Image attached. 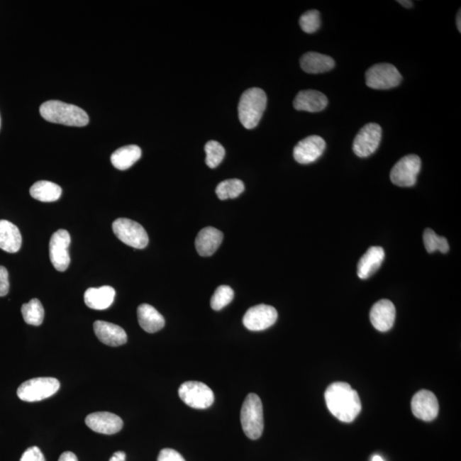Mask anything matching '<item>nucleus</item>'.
Wrapping results in <instances>:
<instances>
[{
    "label": "nucleus",
    "mask_w": 461,
    "mask_h": 461,
    "mask_svg": "<svg viewBox=\"0 0 461 461\" xmlns=\"http://www.w3.org/2000/svg\"><path fill=\"white\" fill-rule=\"evenodd\" d=\"M325 399L330 412L342 422H353L362 411L357 391L345 382L331 384L326 389Z\"/></svg>",
    "instance_id": "f257e3e1"
},
{
    "label": "nucleus",
    "mask_w": 461,
    "mask_h": 461,
    "mask_svg": "<svg viewBox=\"0 0 461 461\" xmlns=\"http://www.w3.org/2000/svg\"><path fill=\"white\" fill-rule=\"evenodd\" d=\"M40 112L45 121L52 123L85 127L89 123V116L82 109L57 100L42 104Z\"/></svg>",
    "instance_id": "f03ea898"
},
{
    "label": "nucleus",
    "mask_w": 461,
    "mask_h": 461,
    "mask_svg": "<svg viewBox=\"0 0 461 461\" xmlns=\"http://www.w3.org/2000/svg\"><path fill=\"white\" fill-rule=\"evenodd\" d=\"M267 98L261 88L253 87L242 94L238 104V117L247 129L257 127L266 110Z\"/></svg>",
    "instance_id": "7ed1b4c3"
},
{
    "label": "nucleus",
    "mask_w": 461,
    "mask_h": 461,
    "mask_svg": "<svg viewBox=\"0 0 461 461\" xmlns=\"http://www.w3.org/2000/svg\"><path fill=\"white\" fill-rule=\"evenodd\" d=\"M240 420L243 431L251 440L262 437L264 430L263 406L255 394H249L243 404Z\"/></svg>",
    "instance_id": "20e7f679"
},
{
    "label": "nucleus",
    "mask_w": 461,
    "mask_h": 461,
    "mask_svg": "<svg viewBox=\"0 0 461 461\" xmlns=\"http://www.w3.org/2000/svg\"><path fill=\"white\" fill-rule=\"evenodd\" d=\"M112 229L121 242L133 248L142 250L148 245V234L143 226L136 221L119 218L113 222Z\"/></svg>",
    "instance_id": "39448f33"
},
{
    "label": "nucleus",
    "mask_w": 461,
    "mask_h": 461,
    "mask_svg": "<svg viewBox=\"0 0 461 461\" xmlns=\"http://www.w3.org/2000/svg\"><path fill=\"white\" fill-rule=\"evenodd\" d=\"M60 388V383L57 379L35 378L21 384L18 396L24 401H40L52 396Z\"/></svg>",
    "instance_id": "423d86ee"
},
{
    "label": "nucleus",
    "mask_w": 461,
    "mask_h": 461,
    "mask_svg": "<svg viewBox=\"0 0 461 461\" xmlns=\"http://www.w3.org/2000/svg\"><path fill=\"white\" fill-rule=\"evenodd\" d=\"M179 396L184 404L196 409H206L215 401L212 389L198 381H187L180 385Z\"/></svg>",
    "instance_id": "0eeeda50"
},
{
    "label": "nucleus",
    "mask_w": 461,
    "mask_h": 461,
    "mask_svg": "<svg viewBox=\"0 0 461 461\" xmlns=\"http://www.w3.org/2000/svg\"><path fill=\"white\" fill-rule=\"evenodd\" d=\"M401 81L399 71L391 64L375 65L366 72L367 86L372 89H391L399 86Z\"/></svg>",
    "instance_id": "6e6552de"
},
{
    "label": "nucleus",
    "mask_w": 461,
    "mask_h": 461,
    "mask_svg": "<svg viewBox=\"0 0 461 461\" xmlns=\"http://www.w3.org/2000/svg\"><path fill=\"white\" fill-rule=\"evenodd\" d=\"M421 169V160L417 155H408L400 159L391 172L394 184L401 187H413Z\"/></svg>",
    "instance_id": "1a4fd4ad"
},
{
    "label": "nucleus",
    "mask_w": 461,
    "mask_h": 461,
    "mask_svg": "<svg viewBox=\"0 0 461 461\" xmlns=\"http://www.w3.org/2000/svg\"><path fill=\"white\" fill-rule=\"evenodd\" d=\"M382 138V128L377 123H368L355 136L353 150L359 157H367L379 148Z\"/></svg>",
    "instance_id": "9d476101"
},
{
    "label": "nucleus",
    "mask_w": 461,
    "mask_h": 461,
    "mask_svg": "<svg viewBox=\"0 0 461 461\" xmlns=\"http://www.w3.org/2000/svg\"><path fill=\"white\" fill-rule=\"evenodd\" d=\"M71 238L66 230H57L50 240V260L57 271L65 272L70 264L69 247Z\"/></svg>",
    "instance_id": "9b49d317"
},
{
    "label": "nucleus",
    "mask_w": 461,
    "mask_h": 461,
    "mask_svg": "<svg viewBox=\"0 0 461 461\" xmlns=\"http://www.w3.org/2000/svg\"><path fill=\"white\" fill-rule=\"evenodd\" d=\"M278 318V312L266 304H260L248 309L243 318L245 328L253 332L266 330L274 324Z\"/></svg>",
    "instance_id": "f8f14e48"
},
{
    "label": "nucleus",
    "mask_w": 461,
    "mask_h": 461,
    "mask_svg": "<svg viewBox=\"0 0 461 461\" xmlns=\"http://www.w3.org/2000/svg\"><path fill=\"white\" fill-rule=\"evenodd\" d=\"M326 146V142L321 137L309 136L295 146L294 150H293V157L301 165H309L322 156Z\"/></svg>",
    "instance_id": "ddd939ff"
},
{
    "label": "nucleus",
    "mask_w": 461,
    "mask_h": 461,
    "mask_svg": "<svg viewBox=\"0 0 461 461\" xmlns=\"http://www.w3.org/2000/svg\"><path fill=\"white\" fill-rule=\"evenodd\" d=\"M411 406L414 416L421 421H433L438 417L439 412L438 398L433 392L426 389L415 394Z\"/></svg>",
    "instance_id": "4468645a"
},
{
    "label": "nucleus",
    "mask_w": 461,
    "mask_h": 461,
    "mask_svg": "<svg viewBox=\"0 0 461 461\" xmlns=\"http://www.w3.org/2000/svg\"><path fill=\"white\" fill-rule=\"evenodd\" d=\"M86 424L95 433L113 435L123 429V421L119 416L111 413L99 412L88 415Z\"/></svg>",
    "instance_id": "2eb2a0df"
},
{
    "label": "nucleus",
    "mask_w": 461,
    "mask_h": 461,
    "mask_svg": "<svg viewBox=\"0 0 461 461\" xmlns=\"http://www.w3.org/2000/svg\"><path fill=\"white\" fill-rule=\"evenodd\" d=\"M396 314L395 305L392 301L382 299L372 306L370 320L376 330L385 333L393 328L396 321Z\"/></svg>",
    "instance_id": "dca6fc26"
},
{
    "label": "nucleus",
    "mask_w": 461,
    "mask_h": 461,
    "mask_svg": "<svg viewBox=\"0 0 461 461\" xmlns=\"http://www.w3.org/2000/svg\"><path fill=\"white\" fill-rule=\"evenodd\" d=\"M94 329L99 341L108 346H121L128 342V336L125 331L121 326L112 323L103 321H95Z\"/></svg>",
    "instance_id": "f3484780"
},
{
    "label": "nucleus",
    "mask_w": 461,
    "mask_h": 461,
    "mask_svg": "<svg viewBox=\"0 0 461 461\" xmlns=\"http://www.w3.org/2000/svg\"><path fill=\"white\" fill-rule=\"evenodd\" d=\"M223 241V233L215 228H205L200 230L196 238L195 246L201 257H211L215 254Z\"/></svg>",
    "instance_id": "a211bd4d"
},
{
    "label": "nucleus",
    "mask_w": 461,
    "mask_h": 461,
    "mask_svg": "<svg viewBox=\"0 0 461 461\" xmlns=\"http://www.w3.org/2000/svg\"><path fill=\"white\" fill-rule=\"evenodd\" d=\"M328 104V99L322 92L314 90H305L299 92L293 102L296 111L311 113L325 110Z\"/></svg>",
    "instance_id": "6ab92c4d"
},
{
    "label": "nucleus",
    "mask_w": 461,
    "mask_h": 461,
    "mask_svg": "<svg viewBox=\"0 0 461 461\" xmlns=\"http://www.w3.org/2000/svg\"><path fill=\"white\" fill-rule=\"evenodd\" d=\"M384 257V250L382 247L372 246L369 248L358 262L357 274L359 278L362 279L370 278L382 265Z\"/></svg>",
    "instance_id": "aec40b11"
},
{
    "label": "nucleus",
    "mask_w": 461,
    "mask_h": 461,
    "mask_svg": "<svg viewBox=\"0 0 461 461\" xmlns=\"http://www.w3.org/2000/svg\"><path fill=\"white\" fill-rule=\"evenodd\" d=\"M116 291L111 287L89 288L84 295V301L88 308L95 310H104L110 308L114 301Z\"/></svg>",
    "instance_id": "412c9836"
},
{
    "label": "nucleus",
    "mask_w": 461,
    "mask_h": 461,
    "mask_svg": "<svg viewBox=\"0 0 461 461\" xmlns=\"http://www.w3.org/2000/svg\"><path fill=\"white\" fill-rule=\"evenodd\" d=\"M137 313L138 324L146 333H155L165 328V318L152 305L138 306Z\"/></svg>",
    "instance_id": "4be33fe9"
},
{
    "label": "nucleus",
    "mask_w": 461,
    "mask_h": 461,
    "mask_svg": "<svg viewBox=\"0 0 461 461\" xmlns=\"http://www.w3.org/2000/svg\"><path fill=\"white\" fill-rule=\"evenodd\" d=\"M301 68L309 74L328 72L335 67L333 57L314 52L305 53L300 60Z\"/></svg>",
    "instance_id": "5701e85b"
},
{
    "label": "nucleus",
    "mask_w": 461,
    "mask_h": 461,
    "mask_svg": "<svg viewBox=\"0 0 461 461\" xmlns=\"http://www.w3.org/2000/svg\"><path fill=\"white\" fill-rule=\"evenodd\" d=\"M22 246V235L18 226L11 222L0 221V249L9 253H16Z\"/></svg>",
    "instance_id": "b1692460"
},
{
    "label": "nucleus",
    "mask_w": 461,
    "mask_h": 461,
    "mask_svg": "<svg viewBox=\"0 0 461 461\" xmlns=\"http://www.w3.org/2000/svg\"><path fill=\"white\" fill-rule=\"evenodd\" d=\"M141 149L138 145H127L116 150L111 155V163L117 170H127L141 157Z\"/></svg>",
    "instance_id": "393cba45"
},
{
    "label": "nucleus",
    "mask_w": 461,
    "mask_h": 461,
    "mask_svg": "<svg viewBox=\"0 0 461 461\" xmlns=\"http://www.w3.org/2000/svg\"><path fill=\"white\" fill-rule=\"evenodd\" d=\"M29 192L32 198L40 202L51 203L60 199L62 188L55 183L40 180L33 184Z\"/></svg>",
    "instance_id": "a878e982"
},
{
    "label": "nucleus",
    "mask_w": 461,
    "mask_h": 461,
    "mask_svg": "<svg viewBox=\"0 0 461 461\" xmlns=\"http://www.w3.org/2000/svg\"><path fill=\"white\" fill-rule=\"evenodd\" d=\"M22 314L27 324L39 326L44 321L45 310L40 301L35 299L23 305Z\"/></svg>",
    "instance_id": "bb28decb"
},
{
    "label": "nucleus",
    "mask_w": 461,
    "mask_h": 461,
    "mask_svg": "<svg viewBox=\"0 0 461 461\" xmlns=\"http://www.w3.org/2000/svg\"><path fill=\"white\" fill-rule=\"evenodd\" d=\"M245 191V184L238 179H226L218 184L216 192L221 200L238 198Z\"/></svg>",
    "instance_id": "cd10ccee"
},
{
    "label": "nucleus",
    "mask_w": 461,
    "mask_h": 461,
    "mask_svg": "<svg viewBox=\"0 0 461 461\" xmlns=\"http://www.w3.org/2000/svg\"><path fill=\"white\" fill-rule=\"evenodd\" d=\"M423 240H424L425 247L428 253H433L438 250L443 254H446L450 250V245H448L446 238L437 235L433 229L425 230Z\"/></svg>",
    "instance_id": "c85d7f7f"
},
{
    "label": "nucleus",
    "mask_w": 461,
    "mask_h": 461,
    "mask_svg": "<svg viewBox=\"0 0 461 461\" xmlns=\"http://www.w3.org/2000/svg\"><path fill=\"white\" fill-rule=\"evenodd\" d=\"M205 152H206V165L211 169H215L223 160L226 150L219 142L211 140L205 145Z\"/></svg>",
    "instance_id": "c756f323"
},
{
    "label": "nucleus",
    "mask_w": 461,
    "mask_h": 461,
    "mask_svg": "<svg viewBox=\"0 0 461 461\" xmlns=\"http://www.w3.org/2000/svg\"><path fill=\"white\" fill-rule=\"evenodd\" d=\"M233 297L234 291L232 288L228 286H221L213 293L211 301V308L216 311H220L233 301Z\"/></svg>",
    "instance_id": "7c9ffc66"
},
{
    "label": "nucleus",
    "mask_w": 461,
    "mask_h": 461,
    "mask_svg": "<svg viewBox=\"0 0 461 461\" xmlns=\"http://www.w3.org/2000/svg\"><path fill=\"white\" fill-rule=\"evenodd\" d=\"M299 24L305 33H313L316 32L321 27V14L317 10L306 11L301 16Z\"/></svg>",
    "instance_id": "2f4dec72"
},
{
    "label": "nucleus",
    "mask_w": 461,
    "mask_h": 461,
    "mask_svg": "<svg viewBox=\"0 0 461 461\" xmlns=\"http://www.w3.org/2000/svg\"><path fill=\"white\" fill-rule=\"evenodd\" d=\"M20 461H45V459L40 448L33 446L23 452Z\"/></svg>",
    "instance_id": "473e14b6"
},
{
    "label": "nucleus",
    "mask_w": 461,
    "mask_h": 461,
    "mask_svg": "<svg viewBox=\"0 0 461 461\" xmlns=\"http://www.w3.org/2000/svg\"><path fill=\"white\" fill-rule=\"evenodd\" d=\"M157 461H186L183 456L179 452L171 450V448H165L158 455Z\"/></svg>",
    "instance_id": "72a5a7b5"
},
{
    "label": "nucleus",
    "mask_w": 461,
    "mask_h": 461,
    "mask_svg": "<svg viewBox=\"0 0 461 461\" xmlns=\"http://www.w3.org/2000/svg\"><path fill=\"white\" fill-rule=\"evenodd\" d=\"M9 290V274L5 267L0 266V296H6Z\"/></svg>",
    "instance_id": "f704fd0d"
},
{
    "label": "nucleus",
    "mask_w": 461,
    "mask_h": 461,
    "mask_svg": "<svg viewBox=\"0 0 461 461\" xmlns=\"http://www.w3.org/2000/svg\"><path fill=\"white\" fill-rule=\"evenodd\" d=\"M58 461H78L77 455L72 452L67 451L62 454Z\"/></svg>",
    "instance_id": "c9c22d12"
},
{
    "label": "nucleus",
    "mask_w": 461,
    "mask_h": 461,
    "mask_svg": "<svg viewBox=\"0 0 461 461\" xmlns=\"http://www.w3.org/2000/svg\"><path fill=\"white\" fill-rule=\"evenodd\" d=\"M110 461H126V454L123 451L116 452Z\"/></svg>",
    "instance_id": "e433bc0d"
},
{
    "label": "nucleus",
    "mask_w": 461,
    "mask_h": 461,
    "mask_svg": "<svg viewBox=\"0 0 461 461\" xmlns=\"http://www.w3.org/2000/svg\"><path fill=\"white\" fill-rule=\"evenodd\" d=\"M397 2L401 4L402 6H404L406 8H411L413 6V2L409 1V0H399V1Z\"/></svg>",
    "instance_id": "4c0bfd02"
},
{
    "label": "nucleus",
    "mask_w": 461,
    "mask_h": 461,
    "mask_svg": "<svg viewBox=\"0 0 461 461\" xmlns=\"http://www.w3.org/2000/svg\"><path fill=\"white\" fill-rule=\"evenodd\" d=\"M461 11L460 10L458 12V14H457V18H456V23H457V28H458L459 32L460 33L461 30V16H460Z\"/></svg>",
    "instance_id": "58836bf2"
},
{
    "label": "nucleus",
    "mask_w": 461,
    "mask_h": 461,
    "mask_svg": "<svg viewBox=\"0 0 461 461\" xmlns=\"http://www.w3.org/2000/svg\"><path fill=\"white\" fill-rule=\"evenodd\" d=\"M372 461H384V460L382 458H381L380 456L375 455V456H374V458H372Z\"/></svg>",
    "instance_id": "ea45409f"
},
{
    "label": "nucleus",
    "mask_w": 461,
    "mask_h": 461,
    "mask_svg": "<svg viewBox=\"0 0 461 461\" xmlns=\"http://www.w3.org/2000/svg\"><path fill=\"white\" fill-rule=\"evenodd\" d=\"M0 127H1V118H0Z\"/></svg>",
    "instance_id": "a19ab883"
}]
</instances>
